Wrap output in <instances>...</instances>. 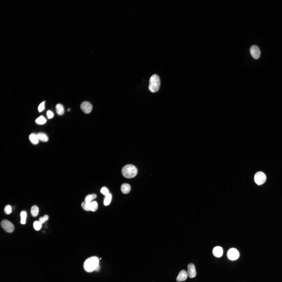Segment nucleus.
<instances>
[{
	"label": "nucleus",
	"mask_w": 282,
	"mask_h": 282,
	"mask_svg": "<svg viewBox=\"0 0 282 282\" xmlns=\"http://www.w3.org/2000/svg\"><path fill=\"white\" fill-rule=\"evenodd\" d=\"M37 135L39 140L42 142H45L48 140V137L44 133L39 132L37 134Z\"/></svg>",
	"instance_id": "14"
},
{
	"label": "nucleus",
	"mask_w": 282,
	"mask_h": 282,
	"mask_svg": "<svg viewBox=\"0 0 282 282\" xmlns=\"http://www.w3.org/2000/svg\"><path fill=\"white\" fill-rule=\"evenodd\" d=\"M187 274L189 277L192 278L195 277L196 274L195 267L192 263H189L187 266Z\"/></svg>",
	"instance_id": "9"
},
{
	"label": "nucleus",
	"mask_w": 282,
	"mask_h": 282,
	"mask_svg": "<svg viewBox=\"0 0 282 282\" xmlns=\"http://www.w3.org/2000/svg\"><path fill=\"white\" fill-rule=\"evenodd\" d=\"M90 203H86L85 202H83L81 204L82 208L85 210L87 211H90L89 204Z\"/></svg>",
	"instance_id": "25"
},
{
	"label": "nucleus",
	"mask_w": 282,
	"mask_h": 282,
	"mask_svg": "<svg viewBox=\"0 0 282 282\" xmlns=\"http://www.w3.org/2000/svg\"><path fill=\"white\" fill-rule=\"evenodd\" d=\"M100 192L102 193L105 196L109 193L108 190L105 187H103L101 189Z\"/></svg>",
	"instance_id": "26"
},
{
	"label": "nucleus",
	"mask_w": 282,
	"mask_h": 282,
	"mask_svg": "<svg viewBox=\"0 0 282 282\" xmlns=\"http://www.w3.org/2000/svg\"><path fill=\"white\" fill-rule=\"evenodd\" d=\"M70 108H68L67 109V111H70Z\"/></svg>",
	"instance_id": "29"
},
{
	"label": "nucleus",
	"mask_w": 282,
	"mask_h": 282,
	"mask_svg": "<svg viewBox=\"0 0 282 282\" xmlns=\"http://www.w3.org/2000/svg\"><path fill=\"white\" fill-rule=\"evenodd\" d=\"M250 52L252 57L255 59H258L260 56V50L258 47L256 45H254L251 46Z\"/></svg>",
	"instance_id": "7"
},
{
	"label": "nucleus",
	"mask_w": 282,
	"mask_h": 282,
	"mask_svg": "<svg viewBox=\"0 0 282 282\" xmlns=\"http://www.w3.org/2000/svg\"><path fill=\"white\" fill-rule=\"evenodd\" d=\"M89 208L90 210L92 212L96 211L98 208V204L95 201H93L90 203Z\"/></svg>",
	"instance_id": "18"
},
{
	"label": "nucleus",
	"mask_w": 282,
	"mask_h": 282,
	"mask_svg": "<svg viewBox=\"0 0 282 282\" xmlns=\"http://www.w3.org/2000/svg\"><path fill=\"white\" fill-rule=\"evenodd\" d=\"M227 255L229 259L232 260H235L239 258V254L236 249L231 248L228 251Z\"/></svg>",
	"instance_id": "6"
},
{
	"label": "nucleus",
	"mask_w": 282,
	"mask_h": 282,
	"mask_svg": "<svg viewBox=\"0 0 282 282\" xmlns=\"http://www.w3.org/2000/svg\"><path fill=\"white\" fill-rule=\"evenodd\" d=\"M80 108L85 113L88 114L90 113L92 109V106L89 102L84 101L80 105Z\"/></svg>",
	"instance_id": "8"
},
{
	"label": "nucleus",
	"mask_w": 282,
	"mask_h": 282,
	"mask_svg": "<svg viewBox=\"0 0 282 282\" xmlns=\"http://www.w3.org/2000/svg\"><path fill=\"white\" fill-rule=\"evenodd\" d=\"M187 273L185 270H182L179 273L177 278L176 281L179 282L185 280L187 276Z\"/></svg>",
	"instance_id": "10"
},
{
	"label": "nucleus",
	"mask_w": 282,
	"mask_h": 282,
	"mask_svg": "<svg viewBox=\"0 0 282 282\" xmlns=\"http://www.w3.org/2000/svg\"><path fill=\"white\" fill-rule=\"evenodd\" d=\"M96 197V195L94 193L88 195L85 198L84 202L86 203H90Z\"/></svg>",
	"instance_id": "16"
},
{
	"label": "nucleus",
	"mask_w": 282,
	"mask_h": 282,
	"mask_svg": "<svg viewBox=\"0 0 282 282\" xmlns=\"http://www.w3.org/2000/svg\"><path fill=\"white\" fill-rule=\"evenodd\" d=\"M39 212V208L36 205L33 206L31 208V213L32 215L34 217L36 216L38 214Z\"/></svg>",
	"instance_id": "17"
},
{
	"label": "nucleus",
	"mask_w": 282,
	"mask_h": 282,
	"mask_svg": "<svg viewBox=\"0 0 282 282\" xmlns=\"http://www.w3.org/2000/svg\"><path fill=\"white\" fill-rule=\"evenodd\" d=\"M214 255L216 257H220L222 255L223 250L222 248L219 246L215 247L213 249Z\"/></svg>",
	"instance_id": "11"
},
{
	"label": "nucleus",
	"mask_w": 282,
	"mask_h": 282,
	"mask_svg": "<svg viewBox=\"0 0 282 282\" xmlns=\"http://www.w3.org/2000/svg\"><path fill=\"white\" fill-rule=\"evenodd\" d=\"M266 177L263 172L259 171L257 172L254 177V180L255 183L258 185H261L266 181Z\"/></svg>",
	"instance_id": "4"
},
{
	"label": "nucleus",
	"mask_w": 282,
	"mask_h": 282,
	"mask_svg": "<svg viewBox=\"0 0 282 282\" xmlns=\"http://www.w3.org/2000/svg\"><path fill=\"white\" fill-rule=\"evenodd\" d=\"M131 189L130 185L127 183L123 184L121 187V190L122 192L125 194H127L129 192Z\"/></svg>",
	"instance_id": "12"
},
{
	"label": "nucleus",
	"mask_w": 282,
	"mask_h": 282,
	"mask_svg": "<svg viewBox=\"0 0 282 282\" xmlns=\"http://www.w3.org/2000/svg\"><path fill=\"white\" fill-rule=\"evenodd\" d=\"M99 260L96 256H92L87 259L84 263L85 270L88 272L95 271L99 265Z\"/></svg>",
	"instance_id": "1"
},
{
	"label": "nucleus",
	"mask_w": 282,
	"mask_h": 282,
	"mask_svg": "<svg viewBox=\"0 0 282 282\" xmlns=\"http://www.w3.org/2000/svg\"><path fill=\"white\" fill-rule=\"evenodd\" d=\"M46 120L43 116H41L38 118L36 120V122L39 125H43L45 123Z\"/></svg>",
	"instance_id": "20"
},
{
	"label": "nucleus",
	"mask_w": 282,
	"mask_h": 282,
	"mask_svg": "<svg viewBox=\"0 0 282 282\" xmlns=\"http://www.w3.org/2000/svg\"><path fill=\"white\" fill-rule=\"evenodd\" d=\"M48 216L46 215H45L43 217H40L39 219V221L42 224L48 219Z\"/></svg>",
	"instance_id": "24"
},
{
	"label": "nucleus",
	"mask_w": 282,
	"mask_h": 282,
	"mask_svg": "<svg viewBox=\"0 0 282 282\" xmlns=\"http://www.w3.org/2000/svg\"><path fill=\"white\" fill-rule=\"evenodd\" d=\"M160 85V81L159 77L156 74L152 75L149 81V90L152 92H156L158 90Z\"/></svg>",
	"instance_id": "3"
},
{
	"label": "nucleus",
	"mask_w": 282,
	"mask_h": 282,
	"mask_svg": "<svg viewBox=\"0 0 282 282\" xmlns=\"http://www.w3.org/2000/svg\"><path fill=\"white\" fill-rule=\"evenodd\" d=\"M112 198V196L110 193L105 196L104 199L103 204L104 205L107 206L110 203Z\"/></svg>",
	"instance_id": "19"
},
{
	"label": "nucleus",
	"mask_w": 282,
	"mask_h": 282,
	"mask_svg": "<svg viewBox=\"0 0 282 282\" xmlns=\"http://www.w3.org/2000/svg\"><path fill=\"white\" fill-rule=\"evenodd\" d=\"M56 110L57 114L60 115H63L64 112V108L63 106L60 104H58L56 105Z\"/></svg>",
	"instance_id": "13"
},
{
	"label": "nucleus",
	"mask_w": 282,
	"mask_h": 282,
	"mask_svg": "<svg viewBox=\"0 0 282 282\" xmlns=\"http://www.w3.org/2000/svg\"><path fill=\"white\" fill-rule=\"evenodd\" d=\"M4 211L6 214L8 215L10 214L12 211L11 206L9 205H6L4 208Z\"/></svg>",
	"instance_id": "23"
},
{
	"label": "nucleus",
	"mask_w": 282,
	"mask_h": 282,
	"mask_svg": "<svg viewBox=\"0 0 282 282\" xmlns=\"http://www.w3.org/2000/svg\"><path fill=\"white\" fill-rule=\"evenodd\" d=\"M29 138L30 141L33 144H36L38 143L39 140L37 134H32L30 135Z\"/></svg>",
	"instance_id": "15"
},
{
	"label": "nucleus",
	"mask_w": 282,
	"mask_h": 282,
	"mask_svg": "<svg viewBox=\"0 0 282 282\" xmlns=\"http://www.w3.org/2000/svg\"><path fill=\"white\" fill-rule=\"evenodd\" d=\"M33 226L35 230L38 231L42 227V224L39 221H35L33 223Z\"/></svg>",
	"instance_id": "22"
},
{
	"label": "nucleus",
	"mask_w": 282,
	"mask_h": 282,
	"mask_svg": "<svg viewBox=\"0 0 282 282\" xmlns=\"http://www.w3.org/2000/svg\"><path fill=\"white\" fill-rule=\"evenodd\" d=\"M45 103V102L43 101L39 105L38 108V110L39 112H41L44 109Z\"/></svg>",
	"instance_id": "27"
},
{
	"label": "nucleus",
	"mask_w": 282,
	"mask_h": 282,
	"mask_svg": "<svg viewBox=\"0 0 282 282\" xmlns=\"http://www.w3.org/2000/svg\"><path fill=\"white\" fill-rule=\"evenodd\" d=\"M1 225L3 229L7 232L11 233L14 230V225L7 220H2L1 223Z\"/></svg>",
	"instance_id": "5"
},
{
	"label": "nucleus",
	"mask_w": 282,
	"mask_h": 282,
	"mask_svg": "<svg viewBox=\"0 0 282 282\" xmlns=\"http://www.w3.org/2000/svg\"><path fill=\"white\" fill-rule=\"evenodd\" d=\"M21 223L23 224H25L26 222L27 214L26 212L22 211L20 213Z\"/></svg>",
	"instance_id": "21"
},
{
	"label": "nucleus",
	"mask_w": 282,
	"mask_h": 282,
	"mask_svg": "<svg viewBox=\"0 0 282 282\" xmlns=\"http://www.w3.org/2000/svg\"><path fill=\"white\" fill-rule=\"evenodd\" d=\"M122 173L123 175L127 178H131L135 177L137 173V168L134 166L130 164L124 166L122 169Z\"/></svg>",
	"instance_id": "2"
},
{
	"label": "nucleus",
	"mask_w": 282,
	"mask_h": 282,
	"mask_svg": "<svg viewBox=\"0 0 282 282\" xmlns=\"http://www.w3.org/2000/svg\"><path fill=\"white\" fill-rule=\"evenodd\" d=\"M46 114L48 119H51L54 116L53 113L50 110H48L46 113Z\"/></svg>",
	"instance_id": "28"
}]
</instances>
